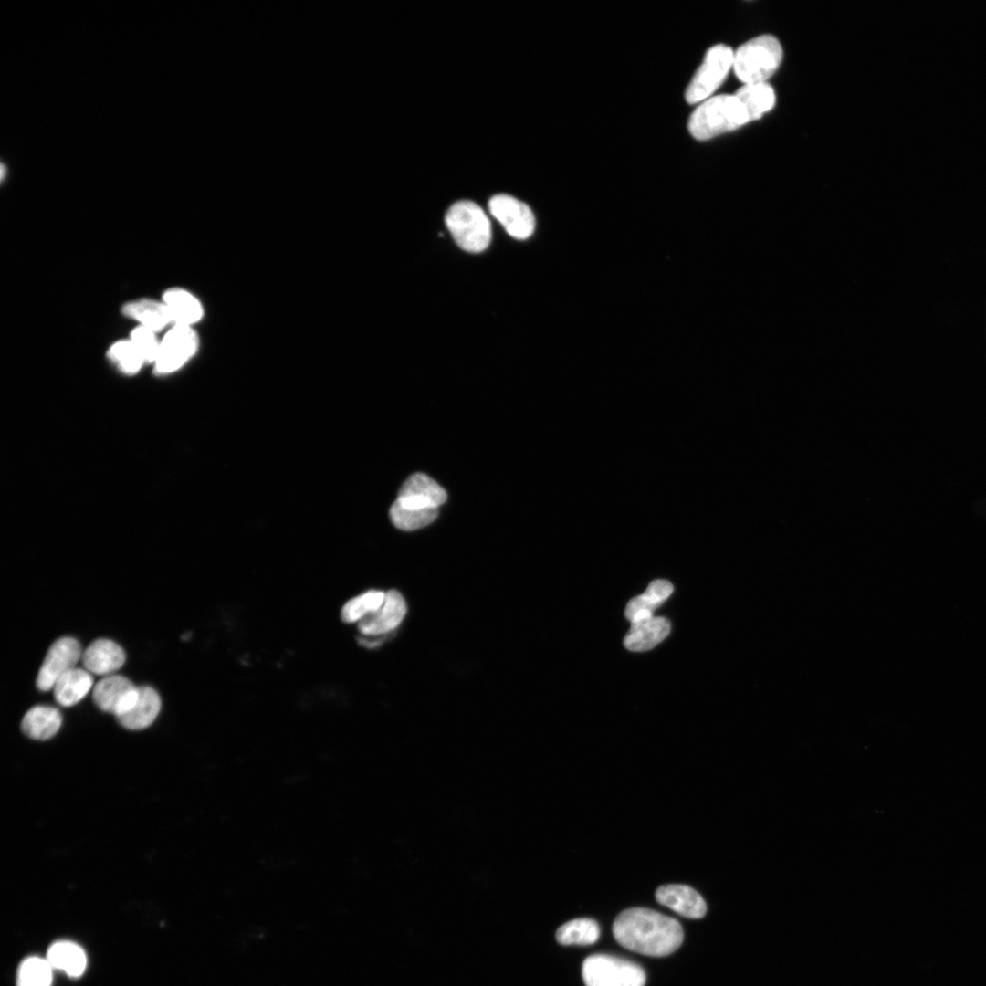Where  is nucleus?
<instances>
[{
	"label": "nucleus",
	"instance_id": "nucleus-20",
	"mask_svg": "<svg viewBox=\"0 0 986 986\" xmlns=\"http://www.w3.org/2000/svg\"><path fill=\"white\" fill-rule=\"evenodd\" d=\"M92 685L93 678L89 671L74 667L60 677L52 689L59 705L71 707L88 694Z\"/></svg>",
	"mask_w": 986,
	"mask_h": 986
},
{
	"label": "nucleus",
	"instance_id": "nucleus-15",
	"mask_svg": "<svg viewBox=\"0 0 986 986\" xmlns=\"http://www.w3.org/2000/svg\"><path fill=\"white\" fill-rule=\"evenodd\" d=\"M670 632V623L665 617H649L631 623L624 638V645L630 651H645L663 641Z\"/></svg>",
	"mask_w": 986,
	"mask_h": 986
},
{
	"label": "nucleus",
	"instance_id": "nucleus-7",
	"mask_svg": "<svg viewBox=\"0 0 986 986\" xmlns=\"http://www.w3.org/2000/svg\"><path fill=\"white\" fill-rule=\"evenodd\" d=\"M198 336L189 326L174 325L160 341L154 362L155 372L170 373L181 368L198 348Z\"/></svg>",
	"mask_w": 986,
	"mask_h": 986
},
{
	"label": "nucleus",
	"instance_id": "nucleus-10",
	"mask_svg": "<svg viewBox=\"0 0 986 986\" xmlns=\"http://www.w3.org/2000/svg\"><path fill=\"white\" fill-rule=\"evenodd\" d=\"M488 209L512 237L526 239L532 235L534 215L523 202L509 194H496L490 198Z\"/></svg>",
	"mask_w": 986,
	"mask_h": 986
},
{
	"label": "nucleus",
	"instance_id": "nucleus-1",
	"mask_svg": "<svg viewBox=\"0 0 986 986\" xmlns=\"http://www.w3.org/2000/svg\"><path fill=\"white\" fill-rule=\"evenodd\" d=\"M613 934L622 947L652 957L671 954L684 939L677 920L645 907L622 911L614 921Z\"/></svg>",
	"mask_w": 986,
	"mask_h": 986
},
{
	"label": "nucleus",
	"instance_id": "nucleus-21",
	"mask_svg": "<svg viewBox=\"0 0 986 986\" xmlns=\"http://www.w3.org/2000/svg\"><path fill=\"white\" fill-rule=\"evenodd\" d=\"M126 317L140 322L141 326L154 332L173 322L169 310L163 302L152 299H138L126 303L122 308Z\"/></svg>",
	"mask_w": 986,
	"mask_h": 986
},
{
	"label": "nucleus",
	"instance_id": "nucleus-29",
	"mask_svg": "<svg viewBox=\"0 0 986 986\" xmlns=\"http://www.w3.org/2000/svg\"><path fill=\"white\" fill-rule=\"evenodd\" d=\"M130 340L145 363H154L160 346L154 331L140 325L131 331Z\"/></svg>",
	"mask_w": 986,
	"mask_h": 986
},
{
	"label": "nucleus",
	"instance_id": "nucleus-8",
	"mask_svg": "<svg viewBox=\"0 0 986 986\" xmlns=\"http://www.w3.org/2000/svg\"><path fill=\"white\" fill-rule=\"evenodd\" d=\"M82 657L79 641L70 636L57 639L48 648L39 668L36 685L40 691L53 688L58 679L74 668Z\"/></svg>",
	"mask_w": 986,
	"mask_h": 986
},
{
	"label": "nucleus",
	"instance_id": "nucleus-12",
	"mask_svg": "<svg viewBox=\"0 0 986 986\" xmlns=\"http://www.w3.org/2000/svg\"><path fill=\"white\" fill-rule=\"evenodd\" d=\"M403 595L396 590L385 593L382 606L359 622V631L368 636L383 635L395 629L406 614Z\"/></svg>",
	"mask_w": 986,
	"mask_h": 986
},
{
	"label": "nucleus",
	"instance_id": "nucleus-13",
	"mask_svg": "<svg viewBox=\"0 0 986 986\" xmlns=\"http://www.w3.org/2000/svg\"><path fill=\"white\" fill-rule=\"evenodd\" d=\"M656 901L687 918H701L707 912L702 897L687 885L671 884L659 886L656 891Z\"/></svg>",
	"mask_w": 986,
	"mask_h": 986
},
{
	"label": "nucleus",
	"instance_id": "nucleus-22",
	"mask_svg": "<svg viewBox=\"0 0 986 986\" xmlns=\"http://www.w3.org/2000/svg\"><path fill=\"white\" fill-rule=\"evenodd\" d=\"M47 960L53 969L64 971L68 976H80L87 965L83 949L70 941H58L51 945Z\"/></svg>",
	"mask_w": 986,
	"mask_h": 986
},
{
	"label": "nucleus",
	"instance_id": "nucleus-2",
	"mask_svg": "<svg viewBox=\"0 0 986 986\" xmlns=\"http://www.w3.org/2000/svg\"><path fill=\"white\" fill-rule=\"evenodd\" d=\"M750 122L735 95H718L702 101L688 120V131L698 140H708Z\"/></svg>",
	"mask_w": 986,
	"mask_h": 986
},
{
	"label": "nucleus",
	"instance_id": "nucleus-6",
	"mask_svg": "<svg viewBox=\"0 0 986 986\" xmlns=\"http://www.w3.org/2000/svg\"><path fill=\"white\" fill-rule=\"evenodd\" d=\"M733 57L734 52L728 46L717 45L709 48L687 87L686 100L694 104L710 98L732 68Z\"/></svg>",
	"mask_w": 986,
	"mask_h": 986
},
{
	"label": "nucleus",
	"instance_id": "nucleus-23",
	"mask_svg": "<svg viewBox=\"0 0 986 986\" xmlns=\"http://www.w3.org/2000/svg\"><path fill=\"white\" fill-rule=\"evenodd\" d=\"M734 95L743 105L749 121L760 118L775 104V93L766 82L745 84Z\"/></svg>",
	"mask_w": 986,
	"mask_h": 986
},
{
	"label": "nucleus",
	"instance_id": "nucleus-17",
	"mask_svg": "<svg viewBox=\"0 0 986 986\" xmlns=\"http://www.w3.org/2000/svg\"><path fill=\"white\" fill-rule=\"evenodd\" d=\"M62 724V716L56 708L45 705L32 707L24 715L22 731L34 740H46L57 734Z\"/></svg>",
	"mask_w": 986,
	"mask_h": 986
},
{
	"label": "nucleus",
	"instance_id": "nucleus-18",
	"mask_svg": "<svg viewBox=\"0 0 986 986\" xmlns=\"http://www.w3.org/2000/svg\"><path fill=\"white\" fill-rule=\"evenodd\" d=\"M163 299L174 325L192 327L204 315L203 306L198 299L184 288H170L164 292Z\"/></svg>",
	"mask_w": 986,
	"mask_h": 986
},
{
	"label": "nucleus",
	"instance_id": "nucleus-28",
	"mask_svg": "<svg viewBox=\"0 0 986 986\" xmlns=\"http://www.w3.org/2000/svg\"><path fill=\"white\" fill-rule=\"evenodd\" d=\"M108 357L122 372L129 374L137 372L145 363L131 340L113 343L108 351Z\"/></svg>",
	"mask_w": 986,
	"mask_h": 986
},
{
	"label": "nucleus",
	"instance_id": "nucleus-14",
	"mask_svg": "<svg viewBox=\"0 0 986 986\" xmlns=\"http://www.w3.org/2000/svg\"><path fill=\"white\" fill-rule=\"evenodd\" d=\"M125 658V652L119 644L107 638H99L85 649L81 661L89 673L106 677L119 670Z\"/></svg>",
	"mask_w": 986,
	"mask_h": 986
},
{
	"label": "nucleus",
	"instance_id": "nucleus-27",
	"mask_svg": "<svg viewBox=\"0 0 986 986\" xmlns=\"http://www.w3.org/2000/svg\"><path fill=\"white\" fill-rule=\"evenodd\" d=\"M52 969L47 959L27 958L17 970V986H50Z\"/></svg>",
	"mask_w": 986,
	"mask_h": 986
},
{
	"label": "nucleus",
	"instance_id": "nucleus-30",
	"mask_svg": "<svg viewBox=\"0 0 986 986\" xmlns=\"http://www.w3.org/2000/svg\"><path fill=\"white\" fill-rule=\"evenodd\" d=\"M5 166H4V164H2V166H1V179L2 180H3L4 176H5Z\"/></svg>",
	"mask_w": 986,
	"mask_h": 986
},
{
	"label": "nucleus",
	"instance_id": "nucleus-9",
	"mask_svg": "<svg viewBox=\"0 0 986 986\" xmlns=\"http://www.w3.org/2000/svg\"><path fill=\"white\" fill-rule=\"evenodd\" d=\"M138 697V687L129 678L114 674L97 682L92 692L95 705L116 718L127 713L134 706Z\"/></svg>",
	"mask_w": 986,
	"mask_h": 986
},
{
	"label": "nucleus",
	"instance_id": "nucleus-24",
	"mask_svg": "<svg viewBox=\"0 0 986 986\" xmlns=\"http://www.w3.org/2000/svg\"><path fill=\"white\" fill-rule=\"evenodd\" d=\"M600 937L598 923L591 918H576L561 926L556 939L562 945H591Z\"/></svg>",
	"mask_w": 986,
	"mask_h": 986
},
{
	"label": "nucleus",
	"instance_id": "nucleus-11",
	"mask_svg": "<svg viewBox=\"0 0 986 986\" xmlns=\"http://www.w3.org/2000/svg\"><path fill=\"white\" fill-rule=\"evenodd\" d=\"M446 498V490L433 478L423 473H415L404 482L395 501L407 508L438 509Z\"/></svg>",
	"mask_w": 986,
	"mask_h": 986
},
{
	"label": "nucleus",
	"instance_id": "nucleus-26",
	"mask_svg": "<svg viewBox=\"0 0 986 986\" xmlns=\"http://www.w3.org/2000/svg\"><path fill=\"white\" fill-rule=\"evenodd\" d=\"M385 593L370 590L350 599L341 609V619L345 623L361 621L365 616L376 612L383 604Z\"/></svg>",
	"mask_w": 986,
	"mask_h": 986
},
{
	"label": "nucleus",
	"instance_id": "nucleus-3",
	"mask_svg": "<svg viewBox=\"0 0 986 986\" xmlns=\"http://www.w3.org/2000/svg\"><path fill=\"white\" fill-rule=\"evenodd\" d=\"M782 48L771 35L759 36L740 46L734 53L733 69L745 84L765 82L779 68Z\"/></svg>",
	"mask_w": 986,
	"mask_h": 986
},
{
	"label": "nucleus",
	"instance_id": "nucleus-16",
	"mask_svg": "<svg viewBox=\"0 0 986 986\" xmlns=\"http://www.w3.org/2000/svg\"><path fill=\"white\" fill-rule=\"evenodd\" d=\"M161 706V698L155 689L148 686L140 687L134 706L127 713L117 717V720L125 729L141 730L154 721Z\"/></svg>",
	"mask_w": 986,
	"mask_h": 986
},
{
	"label": "nucleus",
	"instance_id": "nucleus-19",
	"mask_svg": "<svg viewBox=\"0 0 986 986\" xmlns=\"http://www.w3.org/2000/svg\"><path fill=\"white\" fill-rule=\"evenodd\" d=\"M673 592L672 584L666 580L650 582L645 593L631 599L625 608L626 618L632 622L653 616L656 610Z\"/></svg>",
	"mask_w": 986,
	"mask_h": 986
},
{
	"label": "nucleus",
	"instance_id": "nucleus-4",
	"mask_svg": "<svg viewBox=\"0 0 986 986\" xmlns=\"http://www.w3.org/2000/svg\"><path fill=\"white\" fill-rule=\"evenodd\" d=\"M446 224L456 244L467 252L479 253L489 245L490 222L474 202L462 200L453 204L446 214Z\"/></svg>",
	"mask_w": 986,
	"mask_h": 986
},
{
	"label": "nucleus",
	"instance_id": "nucleus-5",
	"mask_svg": "<svg viewBox=\"0 0 986 986\" xmlns=\"http://www.w3.org/2000/svg\"><path fill=\"white\" fill-rule=\"evenodd\" d=\"M582 973L586 986H645L646 979L638 964L608 954L587 957Z\"/></svg>",
	"mask_w": 986,
	"mask_h": 986
},
{
	"label": "nucleus",
	"instance_id": "nucleus-25",
	"mask_svg": "<svg viewBox=\"0 0 986 986\" xmlns=\"http://www.w3.org/2000/svg\"><path fill=\"white\" fill-rule=\"evenodd\" d=\"M438 515V509H414L402 506L394 501L390 509V518L393 525L405 531L415 530L432 523Z\"/></svg>",
	"mask_w": 986,
	"mask_h": 986
}]
</instances>
